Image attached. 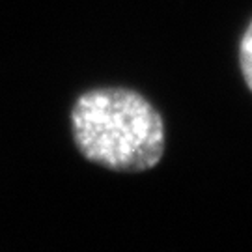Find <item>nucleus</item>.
<instances>
[{
    "label": "nucleus",
    "instance_id": "1",
    "mask_svg": "<svg viewBox=\"0 0 252 252\" xmlns=\"http://www.w3.org/2000/svg\"><path fill=\"white\" fill-rule=\"evenodd\" d=\"M79 152L116 172H146L164 153L159 112L136 92L101 88L84 94L71 112Z\"/></svg>",
    "mask_w": 252,
    "mask_h": 252
},
{
    "label": "nucleus",
    "instance_id": "2",
    "mask_svg": "<svg viewBox=\"0 0 252 252\" xmlns=\"http://www.w3.org/2000/svg\"><path fill=\"white\" fill-rule=\"evenodd\" d=\"M239 60H241V69H243V77L249 88L252 90V23L249 25L247 32L241 41V49H239Z\"/></svg>",
    "mask_w": 252,
    "mask_h": 252
}]
</instances>
